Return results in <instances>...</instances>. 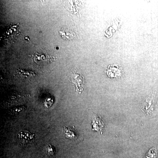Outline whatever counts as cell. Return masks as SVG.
Segmentation results:
<instances>
[{
	"mask_svg": "<svg viewBox=\"0 0 158 158\" xmlns=\"http://www.w3.org/2000/svg\"><path fill=\"white\" fill-rule=\"evenodd\" d=\"M92 127L94 131L100 133L104 127V123L101 118L98 116H94L92 121Z\"/></svg>",
	"mask_w": 158,
	"mask_h": 158,
	"instance_id": "3957f363",
	"label": "cell"
},
{
	"mask_svg": "<svg viewBox=\"0 0 158 158\" xmlns=\"http://www.w3.org/2000/svg\"><path fill=\"white\" fill-rule=\"evenodd\" d=\"M53 102V99L52 97L47 98L46 99L45 103H44L46 107L47 108H50L52 106Z\"/></svg>",
	"mask_w": 158,
	"mask_h": 158,
	"instance_id": "8992f818",
	"label": "cell"
},
{
	"mask_svg": "<svg viewBox=\"0 0 158 158\" xmlns=\"http://www.w3.org/2000/svg\"><path fill=\"white\" fill-rule=\"evenodd\" d=\"M25 109L23 107H16L14 108V109H11V111L15 113H20V112H22L24 109Z\"/></svg>",
	"mask_w": 158,
	"mask_h": 158,
	"instance_id": "ba28073f",
	"label": "cell"
},
{
	"mask_svg": "<svg viewBox=\"0 0 158 158\" xmlns=\"http://www.w3.org/2000/svg\"><path fill=\"white\" fill-rule=\"evenodd\" d=\"M72 82L76 87L77 91L81 92L83 90L84 80L83 77L78 74L76 73L71 77Z\"/></svg>",
	"mask_w": 158,
	"mask_h": 158,
	"instance_id": "7a4b0ae2",
	"label": "cell"
},
{
	"mask_svg": "<svg viewBox=\"0 0 158 158\" xmlns=\"http://www.w3.org/2000/svg\"><path fill=\"white\" fill-rule=\"evenodd\" d=\"M63 132H64L65 137L70 140L75 139L77 136L76 133L75 132L70 128L67 127H64Z\"/></svg>",
	"mask_w": 158,
	"mask_h": 158,
	"instance_id": "277c9868",
	"label": "cell"
},
{
	"mask_svg": "<svg viewBox=\"0 0 158 158\" xmlns=\"http://www.w3.org/2000/svg\"><path fill=\"white\" fill-rule=\"evenodd\" d=\"M17 73L26 77H34L35 74L34 72L31 71H25L22 69H18Z\"/></svg>",
	"mask_w": 158,
	"mask_h": 158,
	"instance_id": "5b68a950",
	"label": "cell"
},
{
	"mask_svg": "<svg viewBox=\"0 0 158 158\" xmlns=\"http://www.w3.org/2000/svg\"><path fill=\"white\" fill-rule=\"evenodd\" d=\"M18 138L22 144H30L34 142L35 139V134L27 131H22L18 134Z\"/></svg>",
	"mask_w": 158,
	"mask_h": 158,
	"instance_id": "6da1fadb",
	"label": "cell"
},
{
	"mask_svg": "<svg viewBox=\"0 0 158 158\" xmlns=\"http://www.w3.org/2000/svg\"><path fill=\"white\" fill-rule=\"evenodd\" d=\"M47 151L48 154L50 156L53 155L56 152L55 148L52 145H51V144H49L47 148Z\"/></svg>",
	"mask_w": 158,
	"mask_h": 158,
	"instance_id": "52a82bcc",
	"label": "cell"
}]
</instances>
